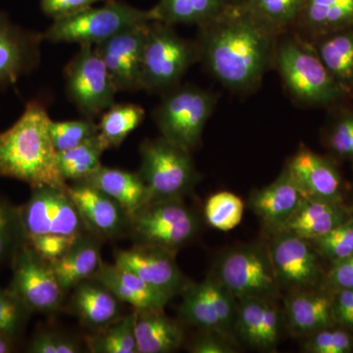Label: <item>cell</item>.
<instances>
[{"instance_id":"cell-41","label":"cell","mask_w":353,"mask_h":353,"mask_svg":"<svg viewBox=\"0 0 353 353\" xmlns=\"http://www.w3.org/2000/svg\"><path fill=\"white\" fill-rule=\"evenodd\" d=\"M99 134V125L92 119L51 121L50 134L58 152L76 148L83 141Z\"/></svg>"},{"instance_id":"cell-13","label":"cell","mask_w":353,"mask_h":353,"mask_svg":"<svg viewBox=\"0 0 353 353\" xmlns=\"http://www.w3.org/2000/svg\"><path fill=\"white\" fill-rule=\"evenodd\" d=\"M9 288L32 313L51 314L61 307L66 292L58 282L52 264L32 250L29 243L15 255Z\"/></svg>"},{"instance_id":"cell-48","label":"cell","mask_w":353,"mask_h":353,"mask_svg":"<svg viewBox=\"0 0 353 353\" xmlns=\"http://www.w3.org/2000/svg\"><path fill=\"white\" fill-rule=\"evenodd\" d=\"M333 313L336 326L343 327L353 333V289L334 292Z\"/></svg>"},{"instance_id":"cell-23","label":"cell","mask_w":353,"mask_h":353,"mask_svg":"<svg viewBox=\"0 0 353 353\" xmlns=\"http://www.w3.org/2000/svg\"><path fill=\"white\" fill-rule=\"evenodd\" d=\"M352 215L347 202L306 196L282 229L313 240L328 234Z\"/></svg>"},{"instance_id":"cell-3","label":"cell","mask_w":353,"mask_h":353,"mask_svg":"<svg viewBox=\"0 0 353 353\" xmlns=\"http://www.w3.org/2000/svg\"><path fill=\"white\" fill-rule=\"evenodd\" d=\"M275 58L285 85L299 101L330 106L350 97L334 80L312 44L299 38L285 39L276 48Z\"/></svg>"},{"instance_id":"cell-10","label":"cell","mask_w":353,"mask_h":353,"mask_svg":"<svg viewBox=\"0 0 353 353\" xmlns=\"http://www.w3.org/2000/svg\"><path fill=\"white\" fill-rule=\"evenodd\" d=\"M269 252L281 290L321 289L327 268L305 239L285 230L267 231Z\"/></svg>"},{"instance_id":"cell-15","label":"cell","mask_w":353,"mask_h":353,"mask_svg":"<svg viewBox=\"0 0 353 353\" xmlns=\"http://www.w3.org/2000/svg\"><path fill=\"white\" fill-rule=\"evenodd\" d=\"M176 255L159 246L134 243L129 250H116L114 259L118 266L173 299L192 282L181 271Z\"/></svg>"},{"instance_id":"cell-50","label":"cell","mask_w":353,"mask_h":353,"mask_svg":"<svg viewBox=\"0 0 353 353\" xmlns=\"http://www.w3.org/2000/svg\"><path fill=\"white\" fill-rule=\"evenodd\" d=\"M347 204L348 205V208H350V210H352L353 214V180L352 183H350V185H348Z\"/></svg>"},{"instance_id":"cell-33","label":"cell","mask_w":353,"mask_h":353,"mask_svg":"<svg viewBox=\"0 0 353 353\" xmlns=\"http://www.w3.org/2000/svg\"><path fill=\"white\" fill-rule=\"evenodd\" d=\"M104 152L105 148L97 134L72 150L58 152V164L65 181L82 182L92 175L101 166Z\"/></svg>"},{"instance_id":"cell-38","label":"cell","mask_w":353,"mask_h":353,"mask_svg":"<svg viewBox=\"0 0 353 353\" xmlns=\"http://www.w3.org/2000/svg\"><path fill=\"white\" fill-rule=\"evenodd\" d=\"M307 241L329 266L352 256L353 214L328 234Z\"/></svg>"},{"instance_id":"cell-14","label":"cell","mask_w":353,"mask_h":353,"mask_svg":"<svg viewBox=\"0 0 353 353\" xmlns=\"http://www.w3.org/2000/svg\"><path fill=\"white\" fill-rule=\"evenodd\" d=\"M19 208L27 236L43 234L80 236L88 232L67 189L50 185L31 188L29 199Z\"/></svg>"},{"instance_id":"cell-8","label":"cell","mask_w":353,"mask_h":353,"mask_svg":"<svg viewBox=\"0 0 353 353\" xmlns=\"http://www.w3.org/2000/svg\"><path fill=\"white\" fill-rule=\"evenodd\" d=\"M201 231L199 215L183 199L150 201L130 214L129 236L134 243L178 253Z\"/></svg>"},{"instance_id":"cell-51","label":"cell","mask_w":353,"mask_h":353,"mask_svg":"<svg viewBox=\"0 0 353 353\" xmlns=\"http://www.w3.org/2000/svg\"><path fill=\"white\" fill-rule=\"evenodd\" d=\"M230 2H232V3H239V2L243 1V0H229Z\"/></svg>"},{"instance_id":"cell-40","label":"cell","mask_w":353,"mask_h":353,"mask_svg":"<svg viewBox=\"0 0 353 353\" xmlns=\"http://www.w3.org/2000/svg\"><path fill=\"white\" fill-rule=\"evenodd\" d=\"M324 141L332 157L350 162L353 167V110L343 111L332 121Z\"/></svg>"},{"instance_id":"cell-43","label":"cell","mask_w":353,"mask_h":353,"mask_svg":"<svg viewBox=\"0 0 353 353\" xmlns=\"http://www.w3.org/2000/svg\"><path fill=\"white\" fill-rule=\"evenodd\" d=\"M26 352L30 353H81L83 347L73 336L52 329H41L32 334Z\"/></svg>"},{"instance_id":"cell-1","label":"cell","mask_w":353,"mask_h":353,"mask_svg":"<svg viewBox=\"0 0 353 353\" xmlns=\"http://www.w3.org/2000/svg\"><path fill=\"white\" fill-rule=\"evenodd\" d=\"M279 34L241 4L229 1L218 17L199 26V60L225 87L250 90L275 57Z\"/></svg>"},{"instance_id":"cell-26","label":"cell","mask_w":353,"mask_h":353,"mask_svg":"<svg viewBox=\"0 0 353 353\" xmlns=\"http://www.w3.org/2000/svg\"><path fill=\"white\" fill-rule=\"evenodd\" d=\"M71 307L85 327L99 331L121 317V301L94 278L73 289Z\"/></svg>"},{"instance_id":"cell-28","label":"cell","mask_w":353,"mask_h":353,"mask_svg":"<svg viewBox=\"0 0 353 353\" xmlns=\"http://www.w3.org/2000/svg\"><path fill=\"white\" fill-rule=\"evenodd\" d=\"M112 197L129 214L150 201L148 188L138 172L101 166L82 181Z\"/></svg>"},{"instance_id":"cell-9","label":"cell","mask_w":353,"mask_h":353,"mask_svg":"<svg viewBox=\"0 0 353 353\" xmlns=\"http://www.w3.org/2000/svg\"><path fill=\"white\" fill-rule=\"evenodd\" d=\"M215 104V95L208 90L178 85L167 92L153 118L161 137L192 152L201 145L204 127Z\"/></svg>"},{"instance_id":"cell-21","label":"cell","mask_w":353,"mask_h":353,"mask_svg":"<svg viewBox=\"0 0 353 353\" xmlns=\"http://www.w3.org/2000/svg\"><path fill=\"white\" fill-rule=\"evenodd\" d=\"M305 197L285 168L274 182L252 192L248 208L262 220L267 231H275L284 227Z\"/></svg>"},{"instance_id":"cell-18","label":"cell","mask_w":353,"mask_h":353,"mask_svg":"<svg viewBox=\"0 0 353 353\" xmlns=\"http://www.w3.org/2000/svg\"><path fill=\"white\" fill-rule=\"evenodd\" d=\"M67 192L88 232L101 240L120 239L129 234L130 214L112 197L83 182L68 185Z\"/></svg>"},{"instance_id":"cell-24","label":"cell","mask_w":353,"mask_h":353,"mask_svg":"<svg viewBox=\"0 0 353 353\" xmlns=\"http://www.w3.org/2000/svg\"><path fill=\"white\" fill-rule=\"evenodd\" d=\"M92 278L105 285L121 303L130 304L136 310L165 308L172 299L168 294L146 284L138 276L115 263L102 262Z\"/></svg>"},{"instance_id":"cell-34","label":"cell","mask_w":353,"mask_h":353,"mask_svg":"<svg viewBox=\"0 0 353 353\" xmlns=\"http://www.w3.org/2000/svg\"><path fill=\"white\" fill-rule=\"evenodd\" d=\"M136 311L121 316L116 321L94 334L85 336L88 352L92 353H138L134 334Z\"/></svg>"},{"instance_id":"cell-42","label":"cell","mask_w":353,"mask_h":353,"mask_svg":"<svg viewBox=\"0 0 353 353\" xmlns=\"http://www.w3.org/2000/svg\"><path fill=\"white\" fill-rule=\"evenodd\" d=\"M303 350L309 353L352 352V332L340 326L319 330L307 336Z\"/></svg>"},{"instance_id":"cell-7","label":"cell","mask_w":353,"mask_h":353,"mask_svg":"<svg viewBox=\"0 0 353 353\" xmlns=\"http://www.w3.org/2000/svg\"><path fill=\"white\" fill-rule=\"evenodd\" d=\"M197 60L196 43L179 36L170 25L152 21L148 24L143 48V90L168 92L178 87L188 70Z\"/></svg>"},{"instance_id":"cell-6","label":"cell","mask_w":353,"mask_h":353,"mask_svg":"<svg viewBox=\"0 0 353 353\" xmlns=\"http://www.w3.org/2000/svg\"><path fill=\"white\" fill-rule=\"evenodd\" d=\"M236 299L276 301L281 294L267 243L236 245L221 253L210 272Z\"/></svg>"},{"instance_id":"cell-4","label":"cell","mask_w":353,"mask_h":353,"mask_svg":"<svg viewBox=\"0 0 353 353\" xmlns=\"http://www.w3.org/2000/svg\"><path fill=\"white\" fill-rule=\"evenodd\" d=\"M157 21L152 9L141 10L117 0H108L101 7H90L73 15L53 21L41 32L43 41L97 44L136 26Z\"/></svg>"},{"instance_id":"cell-31","label":"cell","mask_w":353,"mask_h":353,"mask_svg":"<svg viewBox=\"0 0 353 353\" xmlns=\"http://www.w3.org/2000/svg\"><path fill=\"white\" fill-rule=\"evenodd\" d=\"M229 0H160L153 7L155 19L167 25L201 26L220 15Z\"/></svg>"},{"instance_id":"cell-27","label":"cell","mask_w":353,"mask_h":353,"mask_svg":"<svg viewBox=\"0 0 353 353\" xmlns=\"http://www.w3.org/2000/svg\"><path fill=\"white\" fill-rule=\"evenodd\" d=\"M101 239L90 232L80 234L68 252L52 263L58 282L65 292L94 277L102 263Z\"/></svg>"},{"instance_id":"cell-46","label":"cell","mask_w":353,"mask_h":353,"mask_svg":"<svg viewBox=\"0 0 353 353\" xmlns=\"http://www.w3.org/2000/svg\"><path fill=\"white\" fill-rule=\"evenodd\" d=\"M321 289L332 296L340 290L353 289V255L338 263L330 265Z\"/></svg>"},{"instance_id":"cell-36","label":"cell","mask_w":353,"mask_h":353,"mask_svg":"<svg viewBox=\"0 0 353 353\" xmlns=\"http://www.w3.org/2000/svg\"><path fill=\"white\" fill-rule=\"evenodd\" d=\"M305 0H243L239 2L248 12L279 32L296 24Z\"/></svg>"},{"instance_id":"cell-17","label":"cell","mask_w":353,"mask_h":353,"mask_svg":"<svg viewBox=\"0 0 353 353\" xmlns=\"http://www.w3.org/2000/svg\"><path fill=\"white\" fill-rule=\"evenodd\" d=\"M41 32L30 31L0 12V88L15 85L41 63Z\"/></svg>"},{"instance_id":"cell-20","label":"cell","mask_w":353,"mask_h":353,"mask_svg":"<svg viewBox=\"0 0 353 353\" xmlns=\"http://www.w3.org/2000/svg\"><path fill=\"white\" fill-rule=\"evenodd\" d=\"M268 299L245 297L238 299L234 334L248 347L274 352L280 338L281 314Z\"/></svg>"},{"instance_id":"cell-12","label":"cell","mask_w":353,"mask_h":353,"mask_svg":"<svg viewBox=\"0 0 353 353\" xmlns=\"http://www.w3.org/2000/svg\"><path fill=\"white\" fill-rule=\"evenodd\" d=\"M180 319L199 330H213L234 336L238 299L209 273L201 282H192L183 290Z\"/></svg>"},{"instance_id":"cell-45","label":"cell","mask_w":353,"mask_h":353,"mask_svg":"<svg viewBox=\"0 0 353 353\" xmlns=\"http://www.w3.org/2000/svg\"><path fill=\"white\" fill-rule=\"evenodd\" d=\"M188 350L192 353H236L238 347L234 343L233 336L213 331V330H201L190 341Z\"/></svg>"},{"instance_id":"cell-44","label":"cell","mask_w":353,"mask_h":353,"mask_svg":"<svg viewBox=\"0 0 353 353\" xmlns=\"http://www.w3.org/2000/svg\"><path fill=\"white\" fill-rule=\"evenodd\" d=\"M79 236L43 234L27 236V243L39 256L52 264L68 252Z\"/></svg>"},{"instance_id":"cell-47","label":"cell","mask_w":353,"mask_h":353,"mask_svg":"<svg viewBox=\"0 0 353 353\" xmlns=\"http://www.w3.org/2000/svg\"><path fill=\"white\" fill-rule=\"evenodd\" d=\"M101 1L108 0H39V6L43 12L54 21L81 12Z\"/></svg>"},{"instance_id":"cell-16","label":"cell","mask_w":353,"mask_h":353,"mask_svg":"<svg viewBox=\"0 0 353 353\" xmlns=\"http://www.w3.org/2000/svg\"><path fill=\"white\" fill-rule=\"evenodd\" d=\"M148 24L136 26L94 46L117 92L143 90L141 66Z\"/></svg>"},{"instance_id":"cell-30","label":"cell","mask_w":353,"mask_h":353,"mask_svg":"<svg viewBox=\"0 0 353 353\" xmlns=\"http://www.w3.org/2000/svg\"><path fill=\"white\" fill-rule=\"evenodd\" d=\"M313 39L353 27V0H305L296 24Z\"/></svg>"},{"instance_id":"cell-39","label":"cell","mask_w":353,"mask_h":353,"mask_svg":"<svg viewBox=\"0 0 353 353\" xmlns=\"http://www.w3.org/2000/svg\"><path fill=\"white\" fill-rule=\"evenodd\" d=\"M26 305L10 288L0 287V331L18 343L24 336L32 315Z\"/></svg>"},{"instance_id":"cell-2","label":"cell","mask_w":353,"mask_h":353,"mask_svg":"<svg viewBox=\"0 0 353 353\" xmlns=\"http://www.w3.org/2000/svg\"><path fill=\"white\" fill-rule=\"evenodd\" d=\"M51 118L46 104L34 99L19 119L0 132V176L27 183L66 190L50 134Z\"/></svg>"},{"instance_id":"cell-32","label":"cell","mask_w":353,"mask_h":353,"mask_svg":"<svg viewBox=\"0 0 353 353\" xmlns=\"http://www.w3.org/2000/svg\"><path fill=\"white\" fill-rule=\"evenodd\" d=\"M145 112L134 103L114 104L102 113L99 137L105 150L118 148L132 132L143 123Z\"/></svg>"},{"instance_id":"cell-37","label":"cell","mask_w":353,"mask_h":353,"mask_svg":"<svg viewBox=\"0 0 353 353\" xmlns=\"http://www.w3.org/2000/svg\"><path fill=\"white\" fill-rule=\"evenodd\" d=\"M245 203L241 197L231 192L212 194L204 206V217L211 227L229 232L239 226L243 220Z\"/></svg>"},{"instance_id":"cell-22","label":"cell","mask_w":353,"mask_h":353,"mask_svg":"<svg viewBox=\"0 0 353 353\" xmlns=\"http://www.w3.org/2000/svg\"><path fill=\"white\" fill-rule=\"evenodd\" d=\"M285 318L290 331L299 336L336 326L333 296L322 289L289 292L285 299Z\"/></svg>"},{"instance_id":"cell-11","label":"cell","mask_w":353,"mask_h":353,"mask_svg":"<svg viewBox=\"0 0 353 353\" xmlns=\"http://www.w3.org/2000/svg\"><path fill=\"white\" fill-rule=\"evenodd\" d=\"M70 101L92 119L115 104V87L94 46L83 44L65 70Z\"/></svg>"},{"instance_id":"cell-19","label":"cell","mask_w":353,"mask_h":353,"mask_svg":"<svg viewBox=\"0 0 353 353\" xmlns=\"http://www.w3.org/2000/svg\"><path fill=\"white\" fill-rule=\"evenodd\" d=\"M307 197L347 202L345 185L336 159L322 157L306 146H301L285 167Z\"/></svg>"},{"instance_id":"cell-35","label":"cell","mask_w":353,"mask_h":353,"mask_svg":"<svg viewBox=\"0 0 353 353\" xmlns=\"http://www.w3.org/2000/svg\"><path fill=\"white\" fill-rule=\"evenodd\" d=\"M27 243V234L21 219L19 206L0 196V268L11 264Z\"/></svg>"},{"instance_id":"cell-5","label":"cell","mask_w":353,"mask_h":353,"mask_svg":"<svg viewBox=\"0 0 353 353\" xmlns=\"http://www.w3.org/2000/svg\"><path fill=\"white\" fill-rule=\"evenodd\" d=\"M139 155L138 173L148 188L150 201L183 199L201 181L190 152L163 137L145 139L139 146Z\"/></svg>"},{"instance_id":"cell-25","label":"cell","mask_w":353,"mask_h":353,"mask_svg":"<svg viewBox=\"0 0 353 353\" xmlns=\"http://www.w3.org/2000/svg\"><path fill=\"white\" fill-rule=\"evenodd\" d=\"M134 334L138 353H171L185 341L181 323L172 319L164 308L136 310Z\"/></svg>"},{"instance_id":"cell-49","label":"cell","mask_w":353,"mask_h":353,"mask_svg":"<svg viewBox=\"0 0 353 353\" xmlns=\"http://www.w3.org/2000/svg\"><path fill=\"white\" fill-rule=\"evenodd\" d=\"M16 345L12 339L0 331V353H11L15 352Z\"/></svg>"},{"instance_id":"cell-29","label":"cell","mask_w":353,"mask_h":353,"mask_svg":"<svg viewBox=\"0 0 353 353\" xmlns=\"http://www.w3.org/2000/svg\"><path fill=\"white\" fill-rule=\"evenodd\" d=\"M312 44L334 80L353 95V27L315 38Z\"/></svg>"}]
</instances>
